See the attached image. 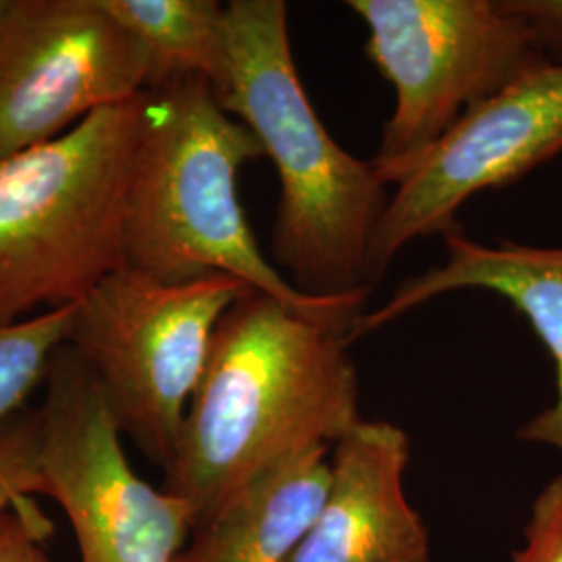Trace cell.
Wrapping results in <instances>:
<instances>
[{
    "label": "cell",
    "mask_w": 562,
    "mask_h": 562,
    "mask_svg": "<svg viewBox=\"0 0 562 562\" xmlns=\"http://www.w3.org/2000/svg\"><path fill=\"white\" fill-rule=\"evenodd\" d=\"M348 346L340 329L257 290L223 315L162 482L194 529L262 471L362 422Z\"/></svg>",
    "instance_id": "1"
},
{
    "label": "cell",
    "mask_w": 562,
    "mask_h": 562,
    "mask_svg": "<svg viewBox=\"0 0 562 562\" xmlns=\"http://www.w3.org/2000/svg\"><path fill=\"white\" fill-rule=\"evenodd\" d=\"M261 157L255 134L223 109L209 81L146 90L125 201V267L169 281L232 276L348 338L371 288L306 296L262 255L238 192L241 167Z\"/></svg>",
    "instance_id": "2"
},
{
    "label": "cell",
    "mask_w": 562,
    "mask_h": 562,
    "mask_svg": "<svg viewBox=\"0 0 562 562\" xmlns=\"http://www.w3.org/2000/svg\"><path fill=\"white\" fill-rule=\"evenodd\" d=\"M223 109L259 140L280 178L273 259L306 296H340L369 281V255L390 201L371 161L334 140L302 86L281 0L225 4Z\"/></svg>",
    "instance_id": "3"
},
{
    "label": "cell",
    "mask_w": 562,
    "mask_h": 562,
    "mask_svg": "<svg viewBox=\"0 0 562 562\" xmlns=\"http://www.w3.org/2000/svg\"><path fill=\"white\" fill-rule=\"evenodd\" d=\"M144 94L0 161V323L80 304L125 267Z\"/></svg>",
    "instance_id": "4"
},
{
    "label": "cell",
    "mask_w": 562,
    "mask_h": 562,
    "mask_svg": "<svg viewBox=\"0 0 562 562\" xmlns=\"http://www.w3.org/2000/svg\"><path fill=\"white\" fill-rule=\"evenodd\" d=\"M252 290L209 273L169 281L123 267L76 306L69 346L101 383L120 425L162 471L223 315Z\"/></svg>",
    "instance_id": "5"
},
{
    "label": "cell",
    "mask_w": 562,
    "mask_h": 562,
    "mask_svg": "<svg viewBox=\"0 0 562 562\" xmlns=\"http://www.w3.org/2000/svg\"><path fill=\"white\" fill-rule=\"evenodd\" d=\"M367 55L394 86L396 104L371 159L396 186L471 109L546 57L503 0H350Z\"/></svg>",
    "instance_id": "6"
},
{
    "label": "cell",
    "mask_w": 562,
    "mask_h": 562,
    "mask_svg": "<svg viewBox=\"0 0 562 562\" xmlns=\"http://www.w3.org/2000/svg\"><path fill=\"white\" fill-rule=\"evenodd\" d=\"M46 380L42 494L67 515L81 562H176L194 531L190 506L132 469L101 383L69 344Z\"/></svg>",
    "instance_id": "7"
},
{
    "label": "cell",
    "mask_w": 562,
    "mask_h": 562,
    "mask_svg": "<svg viewBox=\"0 0 562 562\" xmlns=\"http://www.w3.org/2000/svg\"><path fill=\"white\" fill-rule=\"evenodd\" d=\"M146 90L140 46L101 0H0V161Z\"/></svg>",
    "instance_id": "8"
},
{
    "label": "cell",
    "mask_w": 562,
    "mask_h": 562,
    "mask_svg": "<svg viewBox=\"0 0 562 562\" xmlns=\"http://www.w3.org/2000/svg\"><path fill=\"white\" fill-rule=\"evenodd\" d=\"M562 153V63L543 60L471 109L394 186L369 255L380 280L404 246L457 232L462 204Z\"/></svg>",
    "instance_id": "9"
},
{
    "label": "cell",
    "mask_w": 562,
    "mask_h": 562,
    "mask_svg": "<svg viewBox=\"0 0 562 562\" xmlns=\"http://www.w3.org/2000/svg\"><path fill=\"white\" fill-rule=\"evenodd\" d=\"M408 459L398 425L359 423L336 443L322 508L285 562H431L427 525L404 487Z\"/></svg>",
    "instance_id": "10"
},
{
    "label": "cell",
    "mask_w": 562,
    "mask_h": 562,
    "mask_svg": "<svg viewBox=\"0 0 562 562\" xmlns=\"http://www.w3.org/2000/svg\"><path fill=\"white\" fill-rule=\"evenodd\" d=\"M446 261L404 281L380 308L362 313L348 331V344L396 322L431 299L461 290L503 296L542 340L554 367V402L517 429L521 442L543 443L562 454V246L542 248L517 241L480 244L461 229L443 236Z\"/></svg>",
    "instance_id": "11"
},
{
    "label": "cell",
    "mask_w": 562,
    "mask_h": 562,
    "mask_svg": "<svg viewBox=\"0 0 562 562\" xmlns=\"http://www.w3.org/2000/svg\"><path fill=\"white\" fill-rule=\"evenodd\" d=\"M327 448L262 471L192 531L176 562H285L317 517L329 487Z\"/></svg>",
    "instance_id": "12"
},
{
    "label": "cell",
    "mask_w": 562,
    "mask_h": 562,
    "mask_svg": "<svg viewBox=\"0 0 562 562\" xmlns=\"http://www.w3.org/2000/svg\"><path fill=\"white\" fill-rule=\"evenodd\" d=\"M140 46L148 90L180 78L213 88L225 69V4L217 0H101Z\"/></svg>",
    "instance_id": "13"
},
{
    "label": "cell",
    "mask_w": 562,
    "mask_h": 562,
    "mask_svg": "<svg viewBox=\"0 0 562 562\" xmlns=\"http://www.w3.org/2000/svg\"><path fill=\"white\" fill-rule=\"evenodd\" d=\"M76 306L0 323V429L20 415L27 396L46 380L55 355L69 341Z\"/></svg>",
    "instance_id": "14"
},
{
    "label": "cell",
    "mask_w": 562,
    "mask_h": 562,
    "mask_svg": "<svg viewBox=\"0 0 562 562\" xmlns=\"http://www.w3.org/2000/svg\"><path fill=\"white\" fill-rule=\"evenodd\" d=\"M42 492L41 415L20 413L0 429V513Z\"/></svg>",
    "instance_id": "15"
},
{
    "label": "cell",
    "mask_w": 562,
    "mask_h": 562,
    "mask_svg": "<svg viewBox=\"0 0 562 562\" xmlns=\"http://www.w3.org/2000/svg\"><path fill=\"white\" fill-rule=\"evenodd\" d=\"M522 538L513 562H562V475L536 496Z\"/></svg>",
    "instance_id": "16"
},
{
    "label": "cell",
    "mask_w": 562,
    "mask_h": 562,
    "mask_svg": "<svg viewBox=\"0 0 562 562\" xmlns=\"http://www.w3.org/2000/svg\"><path fill=\"white\" fill-rule=\"evenodd\" d=\"M0 513V562H48L42 548L48 522L38 517L32 498Z\"/></svg>",
    "instance_id": "17"
},
{
    "label": "cell",
    "mask_w": 562,
    "mask_h": 562,
    "mask_svg": "<svg viewBox=\"0 0 562 562\" xmlns=\"http://www.w3.org/2000/svg\"><path fill=\"white\" fill-rule=\"evenodd\" d=\"M529 27L543 57L562 63V0H503Z\"/></svg>",
    "instance_id": "18"
}]
</instances>
